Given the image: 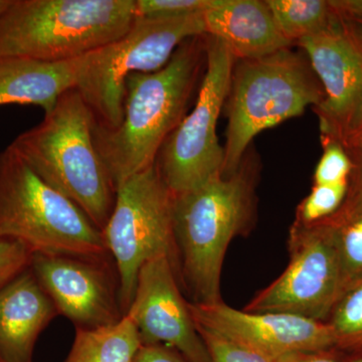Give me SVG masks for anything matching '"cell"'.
<instances>
[{"label":"cell","mask_w":362,"mask_h":362,"mask_svg":"<svg viewBox=\"0 0 362 362\" xmlns=\"http://www.w3.org/2000/svg\"><path fill=\"white\" fill-rule=\"evenodd\" d=\"M206 62V35L185 40L160 70L128 77L117 127L93 123L95 145L116 190L156 163L164 142L187 115Z\"/></svg>","instance_id":"obj_1"},{"label":"cell","mask_w":362,"mask_h":362,"mask_svg":"<svg viewBox=\"0 0 362 362\" xmlns=\"http://www.w3.org/2000/svg\"><path fill=\"white\" fill-rule=\"evenodd\" d=\"M257 164L243 159L230 175L175 195L173 228L175 265L190 303L223 301L221 279L233 239L251 232L257 218Z\"/></svg>","instance_id":"obj_2"},{"label":"cell","mask_w":362,"mask_h":362,"mask_svg":"<svg viewBox=\"0 0 362 362\" xmlns=\"http://www.w3.org/2000/svg\"><path fill=\"white\" fill-rule=\"evenodd\" d=\"M93 123L80 93L71 89L42 122L18 135L11 146L102 232L113 211L116 188L95 145Z\"/></svg>","instance_id":"obj_3"},{"label":"cell","mask_w":362,"mask_h":362,"mask_svg":"<svg viewBox=\"0 0 362 362\" xmlns=\"http://www.w3.org/2000/svg\"><path fill=\"white\" fill-rule=\"evenodd\" d=\"M135 0H11L0 16V59L73 61L122 37Z\"/></svg>","instance_id":"obj_4"},{"label":"cell","mask_w":362,"mask_h":362,"mask_svg":"<svg viewBox=\"0 0 362 362\" xmlns=\"http://www.w3.org/2000/svg\"><path fill=\"white\" fill-rule=\"evenodd\" d=\"M323 96L322 86L304 52L287 47L264 58L235 61L226 98L223 175L237 171L262 131L302 115Z\"/></svg>","instance_id":"obj_5"},{"label":"cell","mask_w":362,"mask_h":362,"mask_svg":"<svg viewBox=\"0 0 362 362\" xmlns=\"http://www.w3.org/2000/svg\"><path fill=\"white\" fill-rule=\"evenodd\" d=\"M0 239L33 254L103 258L101 230L71 199L40 177L9 145L0 152Z\"/></svg>","instance_id":"obj_6"},{"label":"cell","mask_w":362,"mask_h":362,"mask_svg":"<svg viewBox=\"0 0 362 362\" xmlns=\"http://www.w3.org/2000/svg\"><path fill=\"white\" fill-rule=\"evenodd\" d=\"M202 35H206L202 13L137 18L122 37L83 57L75 89L94 122L108 129L117 127L122 119L128 77L160 70L183 42Z\"/></svg>","instance_id":"obj_7"},{"label":"cell","mask_w":362,"mask_h":362,"mask_svg":"<svg viewBox=\"0 0 362 362\" xmlns=\"http://www.w3.org/2000/svg\"><path fill=\"white\" fill-rule=\"evenodd\" d=\"M173 199L175 194L156 163L117 188L113 211L102 235L115 263L124 316L134 299L142 266L162 255H168L175 263Z\"/></svg>","instance_id":"obj_8"},{"label":"cell","mask_w":362,"mask_h":362,"mask_svg":"<svg viewBox=\"0 0 362 362\" xmlns=\"http://www.w3.org/2000/svg\"><path fill=\"white\" fill-rule=\"evenodd\" d=\"M206 54V69L194 109L169 135L156 161L162 180L175 195L223 175L225 149L218 141L216 127L235 59L220 40L209 35Z\"/></svg>","instance_id":"obj_9"},{"label":"cell","mask_w":362,"mask_h":362,"mask_svg":"<svg viewBox=\"0 0 362 362\" xmlns=\"http://www.w3.org/2000/svg\"><path fill=\"white\" fill-rule=\"evenodd\" d=\"M288 250L284 272L244 310L285 312L325 322L347 283L329 226L324 221L313 226L293 223Z\"/></svg>","instance_id":"obj_10"},{"label":"cell","mask_w":362,"mask_h":362,"mask_svg":"<svg viewBox=\"0 0 362 362\" xmlns=\"http://www.w3.org/2000/svg\"><path fill=\"white\" fill-rule=\"evenodd\" d=\"M106 258L37 252L30 268L59 314L76 328L97 329L114 325L124 317L118 278Z\"/></svg>","instance_id":"obj_11"},{"label":"cell","mask_w":362,"mask_h":362,"mask_svg":"<svg viewBox=\"0 0 362 362\" xmlns=\"http://www.w3.org/2000/svg\"><path fill=\"white\" fill-rule=\"evenodd\" d=\"M297 45L322 86V101L313 108L321 136L342 143L362 110V45L340 18Z\"/></svg>","instance_id":"obj_12"},{"label":"cell","mask_w":362,"mask_h":362,"mask_svg":"<svg viewBox=\"0 0 362 362\" xmlns=\"http://www.w3.org/2000/svg\"><path fill=\"white\" fill-rule=\"evenodd\" d=\"M126 315L134 323L142 345H166L189 361L209 362L189 301L181 292L175 263L168 255L150 259L140 269Z\"/></svg>","instance_id":"obj_13"},{"label":"cell","mask_w":362,"mask_h":362,"mask_svg":"<svg viewBox=\"0 0 362 362\" xmlns=\"http://www.w3.org/2000/svg\"><path fill=\"white\" fill-rule=\"evenodd\" d=\"M189 309L197 322L273 361L292 352L335 346L332 330L324 321L285 312L239 310L223 301L211 305L189 302Z\"/></svg>","instance_id":"obj_14"},{"label":"cell","mask_w":362,"mask_h":362,"mask_svg":"<svg viewBox=\"0 0 362 362\" xmlns=\"http://www.w3.org/2000/svg\"><path fill=\"white\" fill-rule=\"evenodd\" d=\"M202 18L206 35L220 40L235 61L264 58L292 45L279 30L267 1L214 0Z\"/></svg>","instance_id":"obj_15"},{"label":"cell","mask_w":362,"mask_h":362,"mask_svg":"<svg viewBox=\"0 0 362 362\" xmlns=\"http://www.w3.org/2000/svg\"><path fill=\"white\" fill-rule=\"evenodd\" d=\"M59 315L30 269L0 289V362H32L42 331Z\"/></svg>","instance_id":"obj_16"},{"label":"cell","mask_w":362,"mask_h":362,"mask_svg":"<svg viewBox=\"0 0 362 362\" xmlns=\"http://www.w3.org/2000/svg\"><path fill=\"white\" fill-rule=\"evenodd\" d=\"M82 59L52 63L28 58L0 59V107L33 105L49 113L59 98L75 89Z\"/></svg>","instance_id":"obj_17"},{"label":"cell","mask_w":362,"mask_h":362,"mask_svg":"<svg viewBox=\"0 0 362 362\" xmlns=\"http://www.w3.org/2000/svg\"><path fill=\"white\" fill-rule=\"evenodd\" d=\"M141 346L134 323L125 315L108 327L76 328L75 340L65 362H133Z\"/></svg>","instance_id":"obj_18"},{"label":"cell","mask_w":362,"mask_h":362,"mask_svg":"<svg viewBox=\"0 0 362 362\" xmlns=\"http://www.w3.org/2000/svg\"><path fill=\"white\" fill-rule=\"evenodd\" d=\"M279 30L292 45L327 30L339 18L326 0H266Z\"/></svg>","instance_id":"obj_19"},{"label":"cell","mask_w":362,"mask_h":362,"mask_svg":"<svg viewBox=\"0 0 362 362\" xmlns=\"http://www.w3.org/2000/svg\"><path fill=\"white\" fill-rule=\"evenodd\" d=\"M337 244L347 282L362 274V197L349 190L341 207L323 221Z\"/></svg>","instance_id":"obj_20"},{"label":"cell","mask_w":362,"mask_h":362,"mask_svg":"<svg viewBox=\"0 0 362 362\" xmlns=\"http://www.w3.org/2000/svg\"><path fill=\"white\" fill-rule=\"evenodd\" d=\"M325 322L332 330L337 349H361L362 274L346 283Z\"/></svg>","instance_id":"obj_21"},{"label":"cell","mask_w":362,"mask_h":362,"mask_svg":"<svg viewBox=\"0 0 362 362\" xmlns=\"http://www.w3.org/2000/svg\"><path fill=\"white\" fill-rule=\"evenodd\" d=\"M349 190V180L337 185H313L297 206L294 223L313 226L327 220L341 207Z\"/></svg>","instance_id":"obj_22"},{"label":"cell","mask_w":362,"mask_h":362,"mask_svg":"<svg viewBox=\"0 0 362 362\" xmlns=\"http://www.w3.org/2000/svg\"><path fill=\"white\" fill-rule=\"evenodd\" d=\"M323 153L314 170L313 185H337L349 181L354 162L341 142L321 136Z\"/></svg>","instance_id":"obj_23"},{"label":"cell","mask_w":362,"mask_h":362,"mask_svg":"<svg viewBox=\"0 0 362 362\" xmlns=\"http://www.w3.org/2000/svg\"><path fill=\"white\" fill-rule=\"evenodd\" d=\"M194 322L206 344L209 362H274L211 326L195 320Z\"/></svg>","instance_id":"obj_24"},{"label":"cell","mask_w":362,"mask_h":362,"mask_svg":"<svg viewBox=\"0 0 362 362\" xmlns=\"http://www.w3.org/2000/svg\"><path fill=\"white\" fill-rule=\"evenodd\" d=\"M214 0H135L136 18H173L204 13Z\"/></svg>","instance_id":"obj_25"},{"label":"cell","mask_w":362,"mask_h":362,"mask_svg":"<svg viewBox=\"0 0 362 362\" xmlns=\"http://www.w3.org/2000/svg\"><path fill=\"white\" fill-rule=\"evenodd\" d=\"M33 252L23 243L0 239V289L30 269Z\"/></svg>","instance_id":"obj_26"},{"label":"cell","mask_w":362,"mask_h":362,"mask_svg":"<svg viewBox=\"0 0 362 362\" xmlns=\"http://www.w3.org/2000/svg\"><path fill=\"white\" fill-rule=\"evenodd\" d=\"M335 13L362 45V0H330Z\"/></svg>","instance_id":"obj_27"},{"label":"cell","mask_w":362,"mask_h":362,"mask_svg":"<svg viewBox=\"0 0 362 362\" xmlns=\"http://www.w3.org/2000/svg\"><path fill=\"white\" fill-rule=\"evenodd\" d=\"M274 362H344V351L337 347L292 352Z\"/></svg>","instance_id":"obj_28"},{"label":"cell","mask_w":362,"mask_h":362,"mask_svg":"<svg viewBox=\"0 0 362 362\" xmlns=\"http://www.w3.org/2000/svg\"><path fill=\"white\" fill-rule=\"evenodd\" d=\"M133 362H192L166 345H142Z\"/></svg>","instance_id":"obj_29"},{"label":"cell","mask_w":362,"mask_h":362,"mask_svg":"<svg viewBox=\"0 0 362 362\" xmlns=\"http://www.w3.org/2000/svg\"><path fill=\"white\" fill-rule=\"evenodd\" d=\"M346 150L354 162V170L349 178V190L362 197V147Z\"/></svg>","instance_id":"obj_30"},{"label":"cell","mask_w":362,"mask_h":362,"mask_svg":"<svg viewBox=\"0 0 362 362\" xmlns=\"http://www.w3.org/2000/svg\"><path fill=\"white\" fill-rule=\"evenodd\" d=\"M345 148H357V147H362V110L357 118L356 124H354L352 129L350 130L349 135L345 138L344 141L342 142Z\"/></svg>","instance_id":"obj_31"},{"label":"cell","mask_w":362,"mask_h":362,"mask_svg":"<svg viewBox=\"0 0 362 362\" xmlns=\"http://www.w3.org/2000/svg\"><path fill=\"white\" fill-rule=\"evenodd\" d=\"M344 351V362H362L361 349L343 350Z\"/></svg>","instance_id":"obj_32"},{"label":"cell","mask_w":362,"mask_h":362,"mask_svg":"<svg viewBox=\"0 0 362 362\" xmlns=\"http://www.w3.org/2000/svg\"><path fill=\"white\" fill-rule=\"evenodd\" d=\"M11 0H0V16L6 11L7 7L11 6Z\"/></svg>","instance_id":"obj_33"}]
</instances>
